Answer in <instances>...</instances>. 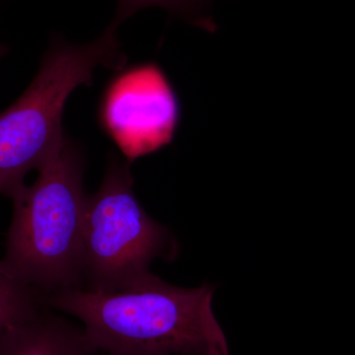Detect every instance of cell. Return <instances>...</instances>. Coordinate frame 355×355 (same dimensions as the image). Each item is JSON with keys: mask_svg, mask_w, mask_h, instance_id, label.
<instances>
[{"mask_svg": "<svg viewBox=\"0 0 355 355\" xmlns=\"http://www.w3.org/2000/svg\"><path fill=\"white\" fill-rule=\"evenodd\" d=\"M210 0H116V10L111 24L119 26L147 7H162L205 29H212L211 23L202 15Z\"/></svg>", "mask_w": 355, "mask_h": 355, "instance_id": "ba28073f", "label": "cell"}, {"mask_svg": "<svg viewBox=\"0 0 355 355\" xmlns=\"http://www.w3.org/2000/svg\"><path fill=\"white\" fill-rule=\"evenodd\" d=\"M110 24L88 44L51 40L31 84L8 108L0 112V195L11 198L26 175L38 170L57 153L67 132L62 127L65 105L80 86H91L96 69L119 70L127 65Z\"/></svg>", "mask_w": 355, "mask_h": 355, "instance_id": "3957f363", "label": "cell"}, {"mask_svg": "<svg viewBox=\"0 0 355 355\" xmlns=\"http://www.w3.org/2000/svg\"><path fill=\"white\" fill-rule=\"evenodd\" d=\"M83 327L41 310L0 336V355H97Z\"/></svg>", "mask_w": 355, "mask_h": 355, "instance_id": "8992f818", "label": "cell"}, {"mask_svg": "<svg viewBox=\"0 0 355 355\" xmlns=\"http://www.w3.org/2000/svg\"><path fill=\"white\" fill-rule=\"evenodd\" d=\"M214 287L172 286L153 275L139 286L99 292L81 287L46 294L43 306L83 323L98 352L113 355H229L212 310Z\"/></svg>", "mask_w": 355, "mask_h": 355, "instance_id": "6da1fadb", "label": "cell"}, {"mask_svg": "<svg viewBox=\"0 0 355 355\" xmlns=\"http://www.w3.org/2000/svg\"><path fill=\"white\" fill-rule=\"evenodd\" d=\"M7 53V48L3 44H0V58L3 57L4 55Z\"/></svg>", "mask_w": 355, "mask_h": 355, "instance_id": "9c48e42d", "label": "cell"}, {"mask_svg": "<svg viewBox=\"0 0 355 355\" xmlns=\"http://www.w3.org/2000/svg\"><path fill=\"white\" fill-rule=\"evenodd\" d=\"M31 186L13 193V216L0 266L42 294L83 287L85 156L65 135Z\"/></svg>", "mask_w": 355, "mask_h": 355, "instance_id": "7a4b0ae2", "label": "cell"}, {"mask_svg": "<svg viewBox=\"0 0 355 355\" xmlns=\"http://www.w3.org/2000/svg\"><path fill=\"white\" fill-rule=\"evenodd\" d=\"M130 166L112 153L101 186L86 198L81 288H132L153 277L156 259H176L171 232L147 214L135 195Z\"/></svg>", "mask_w": 355, "mask_h": 355, "instance_id": "277c9868", "label": "cell"}, {"mask_svg": "<svg viewBox=\"0 0 355 355\" xmlns=\"http://www.w3.org/2000/svg\"><path fill=\"white\" fill-rule=\"evenodd\" d=\"M42 297L0 266V336L11 327L36 316L43 306Z\"/></svg>", "mask_w": 355, "mask_h": 355, "instance_id": "52a82bcc", "label": "cell"}, {"mask_svg": "<svg viewBox=\"0 0 355 355\" xmlns=\"http://www.w3.org/2000/svg\"><path fill=\"white\" fill-rule=\"evenodd\" d=\"M181 116L176 91L155 62L116 70L97 108L102 132L130 164L171 144Z\"/></svg>", "mask_w": 355, "mask_h": 355, "instance_id": "5b68a950", "label": "cell"}, {"mask_svg": "<svg viewBox=\"0 0 355 355\" xmlns=\"http://www.w3.org/2000/svg\"><path fill=\"white\" fill-rule=\"evenodd\" d=\"M101 355H113V354H105V352H101Z\"/></svg>", "mask_w": 355, "mask_h": 355, "instance_id": "30bf717a", "label": "cell"}]
</instances>
